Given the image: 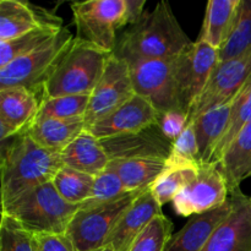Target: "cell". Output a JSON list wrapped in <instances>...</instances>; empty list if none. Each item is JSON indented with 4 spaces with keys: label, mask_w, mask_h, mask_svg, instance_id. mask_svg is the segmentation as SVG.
Returning <instances> with one entry per match:
<instances>
[{
    "label": "cell",
    "mask_w": 251,
    "mask_h": 251,
    "mask_svg": "<svg viewBox=\"0 0 251 251\" xmlns=\"http://www.w3.org/2000/svg\"><path fill=\"white\" fill-rule=\"evenodd\" d=\"M91 95L61 96V97L44 98L41 100L37 120L44 119H74L85 118Z\"/></svg>",
    "instance_id": "obj_30"
},
{
    "label": "cell",
    "mask_w": 251,
    "mask_h": 251,
    "mask_svg": "<svg viewBox=\"0 0 251 251\" xmlns=\"http://www.w3.org/2000/svg\"><path fill=\"white\" fill-rule=\"evenodd\" d=\"M218 168L227 181L229 195L251 178V122L235 136L221 159Z\"/></svg>",
    "instance_id": "obj_24"
},
{
    "label": "cell",
    "mask_w": 251,
    "mask_h": 251,
    "mask_svg": "<svg viewBox=\"0 0 251 251\" xmlns=\"http://www.w3.org/2000/svg\"><path fill=\"white\" fill-rule=\"evenodd\" d=\"M63 167L60 153L41 147L26 131L2 141L1 206L37 186L53 181Z\"/></svg>",
    "instance_id": "obj_1"
},
{
    "label": "cell",
    "mask_w": 251,
    "mask_h": 251,
    "mask_svg": "<svg viewBox=\"0 0 251 251\" xmlns=\"http://www.w3.org/2000/svg\"><path fill=\"white\" fill-rule=\"evenodd\" d=\"M220 60V51L198 39L174 59V81L179 104L189 114Z\"/></svg>",
    "instance_id": "obj_8"
},
{
    "label": "cell",
    "mask_w": 251,
    "mask_h": 251,
    "mask_svg": "<svg viewBox=\"0 0 251 251\" xmlns=\"http://www.w3.org/2000/svg\"><path fill=\"white\" fill-rule=\"evenodd\" d=\"M61 25L60 17L44 9H38L28 1H0V42L19 38L46 25Z\"/></svg>",
    "instance_id": "obj_18"
},
{
    "label": "cell",
    "mask_w": 251,
    "mask_h": 251,
    "mask_svg": "<svg viewBox=\"0 0 251 251\" xmlns=\"http://www.w3.org/2000/svg\"><path fill=\"white\" fill-rule=\"evenodd\" d=\"M232 200L202 215L193 216L176 234L171 238L164 251H202L216 228L232 212Z\"/></svg>",
    "instance_id": "obj_19"
},
{
    "label": "cell",
    "mask_w": 251,
    "mask_h": 251,
    "mask_svg": "<svg viewBox=\"0 0 251 251\" xmlns=\"http://www.w3.org/2000/svg\"><path fill=\"white\" fill-rule=\"evenodd\" d=\"M123 59L129 65L135 95L150 100L158 113L181 109L174 81V59Z\"/></svg>",
    "instance_id": "obj_9"
},
{
    "label": "cell",
    "mask_w": 251,
    "mask_h": 251,
    "mask_svg": "<svg viewBox=\"0 0 251 251\" xmlns=\"http://www.w3.org/2000/svg\"><path fill=\"white\" fill-rule=\"evenodd\" d=\"M127 193L129 191L125 189L122 179L114 172L105 169L104 172L95 176L90 199L81 203L80 207H92V206L112 202Z\"/></svg>",
    "instance_id": "obj_35"
},
{
    "label": "cell",
    "mask_w": 251,
    "mask_h": 251,
    "mask_svg": "<svg viewBox=\"0 0 251 251\" xmlns=\"http://www.w3.org/2000/svg\"><path fill=\"white\" fill-rule=\"evenodd\" d=\"M158 125V112L150 100L135 95L125 104L93 124L88 131L97 139L141 131Z\"/></svg>",
    "instance_id": "obj_15"
},
{
    "label": "cell",
    "mask_w": 251,
    "mask_h": 251,
    "mask_svg": "<svg viewBox=\"0 0 251 251\" xmlns=\"http://www.w3.org/2000/svg\"><path fill=\"white\" fill-rule=\"evenodd\" d=\"M74 39L71 32L63 27L58 34L31 53L0 68V90L24 87L36 93L42 100L44 83Z\"/></svg>",
    "instance_id": "obj_5"
},
{
    "label": "cell",
    "mask_w": 251,
    "mask_h": 251,
    "mask_svg": "<svg viewBox=\"0 0 251 251\" xmlns=\"http://www.w3.org/2000/svg\"><path fill=\"white\" fill-rule=\"evenodd\" d=\"M166 167H200L199 144L194 124H188L180 136L173 142L171 153L166 159Z\"/></svg>",
    "instance_id": "obj_33"
},
{
    "label": "cell",
    "mask_w": 251,
    "mask_h": 251,
    "mask_svg": "<svg viewBox=\"0 0 251 251\" xmlns=\"http://www.w3.org/2000/svg\"><path fill=\"white\" fill-rule=\"evenodd\" d=\"M200 167H174L164 169L158 179L151 186V193L159 206L173 201L176 196L194 180Z\"/></svg>",
    "instance_id": "obj_29"
},
{
    "label": "cell",
    "mask_w": 251,
    "mask_h": 251,
    "mask_svg": "<svg viewBox=\"0 0 251 251\" xmlns=\"http://www.w3.org/2000/svg\"><path fill=\"white\" fill-rule=\"evenodd\" d=\"M107 169L114 172L129 193L145 190L153 185L166 169L163 158H135L110 161Z\"/></svg>",
    "instance_id": "obj_25"
},
{
    "label": "cell",
    "mask_w": 251,
    "mask_h": 251,
    "mask_svg": "<svg viewBox=\"0 0 251 251\" xmlns=\"http://www.w3.org/2000/svg\"><path fill=\"white\" fill-rule=\"evenodd\" d=\"M251 77V50L238 58L218 61L207 85L189 112V124L215 108L233 102Z\"/></svg>",
    "instance_id": "obj_10"
},
{
    "label": "cell",
    "mask_w": 251,
    "mask_h": 251,
    "mask_svg": "<svg viewBox=\"0 0 251 251\" xmlns=\"http://www.w3.org/2000/svg\"><path fill=\"white\" fill-rule=\"evenodd\" d=\"M36 235L39 251H76L71 240L66 234L41 233Z\"/></svg>",
    "instance_id": "obj_37"
},
{
    "label": "cell",
    "mask_w": 251,
    "mask_h": 251,
    "mask_svg": "<svg viewBox=\"0 0 251 251\" xmlns=\"http://www.w3.org/2000/svg\"><path fill=\"white\" fill-rule=\"evenodd\" d=\"M78 210L80 205L69 203L59 195L53 181L37 186L1 206V213L14 218L33 234H65Z\"/></svg>",
    "instance_id": "obj_4"
},
{
    "label": "cell",
    "mask_w": 251,
    "mask_h": 251,
    "mask_svg": "<svg viewBox=\"0 0 251 251\" xmlns=\"http://www.w3.org/2000/svg\"><path fill=\"white\" fill-rule=\"evenodd\" d=\"M86 130L85 118L37 120L27 129V135L43 149L61 153Z\"/></svg>",
    "instance_id": "obj_21"
},
{
    "label": "cell",
    "mask_w": 251,
    "mask_h": 251,
    "mask_svg": "<svg viewBox=\"0 0 251 251\" xmlns=\"http://www.w3.org/2000/svg\"><path fill=\"white\" fill-rule=\"evenodd\" d=\"M95 176L64 166L54 176L53 184L59 195L73 205H81L90 199Z\"/></svg>",
    "instance_id": "obj_27"
},
{
    "label": "cell",
    "mask_w": 251,
    "mask_h": 251,
    "mask_svg": "<svg viewBox=\"0 0 251 251\" xmlns=\"http://www.w3.org/2000/svg\"><path fill=\"white\" fill-rule=\"evenodd\" d=\"M227 181L218 166L202 164L199 174L172 202L176 215L193 217L221 207L229 200Z\"/></svg>",
    "instance_id": "obj_12"
},
{
    "label": "cell",
    "mask_w": 251,
    "mask_h": 251,
    "mask_svg": "<svg viewBox=\"0 0 251 251\" xmlns=\"http://www.w3.org/2000/svg\"><path fill=\"white\" fill-rule=\"evenodd\" d=\"M126 1V19L127 25H135L142 15L145 14L144 7L146 5L145 0H125Z\"/></svg>",
    "instance_id": "obj_38"
},
{
    "label": "cell",
    "mask_w": 251,
    "mask_h": 251,
    "mask_svg": "<svg viewBox=\"0 0 251 251\" xmlns=\"http://www.w3.org/2000/svg\"><path fill=\"white\" fill-rule=\"evenodd\" d=\"M229 196L232 212L216 228L202 251H251V200L240 189Z\"/></svg>",
    "instance_id": "obj_13"
},
{
    "label": "cell",
    "mask_w": 251,
    "mask_h": 251,
    "mask_svg": "<svg viewBox=\"0 0 251 251\" xmlns=\"http://www.w3.org/2000/svg\"><path fill=\"white\" fill-rule=\"evenodd\" d=\"M77 37L105 53L117 49V31L126 26L125 0H87L71 4Z\"/></svg>",
    "instance_id": "obj_6"
},
{
    "label": "cell",
    "mask_w": 251,
    "mask_h": 251,
    "mask_svg": "<svg viewBox=\"0 0 251 251\" xmlns=\"http://www.w3.org/2000/svg\"><path fill=\"white\" fill-rule=\"evenodd\" d=\"M251 122V77L247 82V85L243 87L239 95L235 97L234 103L232 108V115H230L229 124H228L226 134L223 136V140L221 141L220 146L216 150L213 154L212 163L215 166H218L222 159L223 154L227 151L229 145L232 144L233 140L238 135V132Z\"/></svg>",
    "instance_id": "obj_28"
},
{
    "label": "cell",
    "mask_w": 251,
    "mask_h": 251,
    "mask_svg": "<svg viewBox=\"0 0 251 251\" xmlns=\"http://www.w3.org/2000/svg\"><path fill=\"white\" fill-rule=\"evenodd\" d=\"M242 0H210L199 39L220 50L232 34Z\"/></svg>",
    "instance_id": "obj_22"
},
{
    "label": "cell",
    "mask_w": 251,
    "mask_h": 251,
    "mask_svg": "<svg viewBox=\"0 0 251 251\" xmlns=\"http://www.w3.org/2000/svg\"><path fill=\"white\" fill-rule=\"evenodd\" d=\"M0 251H39L36 235L10 216L1 213Z\"/></svg>",
    "instance_id": "obj_32"
},
{
    "label": "cell",
    "mask_w": 251,
    "mask_h": 251,
    "mask_svg": "<svg viewBox=\"0 0 251 251\" xmlns=\"http://www.w3.org/2000/svg\"><path fill=\"white\" fill-rule=\"evenodd\" d=\"M251 50V0H242L237 21L227 43L220 49V60L238 58Z\"/></svg>",
    "instance_id": "obj_31"
},
{
    "label": "cell",
    "mask_w": 251,
    "mask_h": 251,
    "mask_svg": "<svg viewBox=\"0 0 251 251\" xmlns=\"http://www.w3.org/2000/svg\"><path fill=\"white\" fill-rule=\"evenodd\" d=\"M145 190L131 191L112 202L80 207L65 233L76 251H97L108 247V239L117 223Z\"/></svg>",
    "instance_id": "obj_7"
},
{
    "label": "cell",
    "mask_w": 251,
    "mask_h": 251,
    "mask_svg": "<svg viewBox=\"0 0 251 251\" xmlns=\"http://www.w3.org/2000/svg\"><path fill=\"white\" fill-rule=\"evenodd\" d=\"M135 96L129 65L114 53L109 56L104 73L91 93L85 115L86 130L114 112Z\"/></svg>",
    "instance_id": "obj_11"
},
{
    "label": "cell",
    "mask_w": 251,
    "mask_h": 251,
    "mask_svg": "<svg viewBox=\"0 0 251 251\" xmlns=\"http://www.w3.org/2000/svg\"><path fill=\"white\" fill-rule=\"evenodd\" d=\"M109 161L135 158H168L173 142L158 125L131 134L117 135L100 140Z\"/></svg>",
    "instance_id": "obj_14"
},
{
    "label": "cell",
    "mask_w": 251,
    "mask_h": 251,
    "mask_svg": "<svg viewBox=\"0 0 251 251\" xmlns=\"http://www.w3.org/2000/svg\"><path fill=\"white\" fill-rule=\"evenodd\" d=\"M250 200H251V198H250Z\"/></svg>",
    "instance_id": "obj_40"
},
{
    "label": "cell",
    "mask_w": 251,
    "mask_h": 251,
    "mask_svg": "<svg viewBox=\"0 0 251 251\" xmlns=\"http://www.w3.org/2000/svg\"><path fill=\"white\" fill-rule=\"evenodd\" d=\"M191 43L169 2L161 1L123 34L114 54L120 58L172 60Z\"/></svg>",
    "instance_id": "obj_2"
},
{
    "label": "cell",
    "mask_w": 251,
    "mask_h": 251,
    "mask_svg": "<svg viewBox=\"0 0 251 251\" xmlns=\"http://www.w3.org/2000/svg\"><path fill=\"white\" fill-rule=\"evenodd\" d=\"M172 230L173 223L161 213L139 235L129 251H164L168 242L173 237Z\"/></svg>",
    "instance_id": "obj_34"
},
{
    "label": "cell",
    "mask_w": 251,
    "mask_h": 251,
    "mask_svg": "<svg viewBox=\"0 0 251 251\" xmlns=\"http://www.w3.org/2000/svg\"><path fill=\"white\" fill-rule=\"evenodd\" d=\"M41 100L24 87L0 90V139H11L27 131L38 114Z\"/></svg>",
    "instance_id": "obj_16"
},
{
    "label": "cell",
    "mask_w": 251,
    "mask_h": 251,
    "mask_svg": "<svg viewBox=\"0 0 251 251\" xmlns=\"http://www.w3.org/2000/svg\"><path fill=\"white\" fill-rule=\"evenodd\" d=\"M233 103L234 100L208 110L193 123L198 137L200 166L212 163L213 154L223 140L229 124Z\"/></svg>",
    "instance_id": "obj_23"
},
{
    "label": "cell",
    "mask_w": 251,
    "mask_h": 251,
    "mask_svg": "<svg viewBox=\"0 0 251 251\" xmlns=\"http://www.w3.org/2000/svg\"><path fill=\"white\" fill-rule=\"evenodd\" d=\"M189 124V114L183 109H173L158 113V126L164 136L174 142Z\"/></svg>",
    "instance_id": "obj_36"
},
{
    "label": "cell",
    "mask_w": 251,
    "mask_h": 251,
    "mask_svg": "<svg viewBox=\"0 0 251 251\" xmlns=\"http://www.w3.org/2000/svg\"><path fill=\"white\" fill-rule=\"evenodd\" d=\"M63 28L61 25H46L33 29L19 38L7 42H0V68H4L11 61L27 55L32 50L41 47Z\"/></svg>",
    "instance_id": "obj_26"
},
{
    "label": "cell",
    "mask_w": 251,
    "mask_h": 251,
    "mask_svg": "<svg viewBox=\"0 0 251 251\" xmlns=\"http://www.w3.org/2000/svg\"><path fill=\"white\" fill-rule=\"evenodd\" d=\"M60 154L64 166L92 176L104 172L110 162L100 140L88 130L81 132Z\"/></svg>",
    "instance_id": "obj_20"
},
{
    "label": "cell",
    "mask_w": 251,
    "mask_h": 251,
    "mask_svg": "<svg viewBox=\"0 0 251 251\" xmlns=\"http://www.w3.org/2000/svg\"><path fill=\"white\" fill-rule=\"evenodd\" d=\"M161 208L151 188L145 190L122 216L108 239V245L113 251H129L139 235L161 215Z\"/></svg>",
    "instance_id": "obj_17"
},
{
    "label": "cell",
    "mask_w": 251,
    "mask_h": 251,
    "mask_svg": "<svg viewBox=\"0 0 251 251\" xmlns=\"http://www.w3.org/2000/svg\"><path fill=\"white\" fill-rule=\"evenodd\" d=\"M97 251H113V249L109 247V245H108V247L103 248V249H100V250H97Z\"/></svg>",
    "instance_id": "obj_39"
},
{
    "label": "cell",
    "mask_w": 251,
    "mask_h": 251,
    "mask_svg": "<svg viewBox=\"0 0 251 251\" xmlns=\"http://www.w3.org/2000/svg\"><path fill=\"white\" fill-rule=\"evenodd\" d=\"M110 55L75 38L44 83L42 100L91 95L100 82Z\"/></svg>",
    "instance_id": "obj_3"
}]
</instances>
